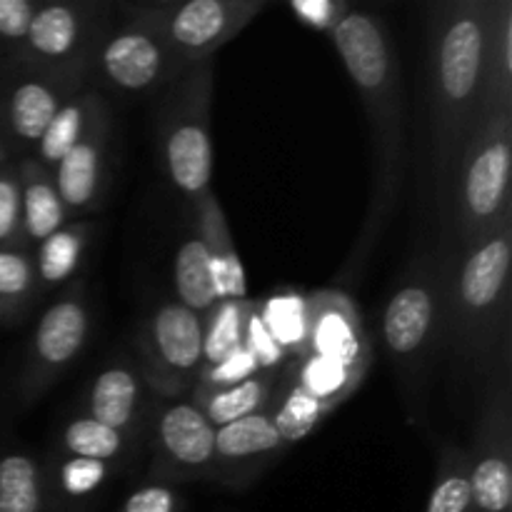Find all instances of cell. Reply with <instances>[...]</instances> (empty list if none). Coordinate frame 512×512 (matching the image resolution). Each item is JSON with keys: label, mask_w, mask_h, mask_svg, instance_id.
<instances>
[{"label": "cell", "mask_w": 512, "mask_h": 512, "mask_svg": "<svg viewBox=\"0 0 512 512\" xmlns=\"http://www.w3.org/2000/svg\"><path fill=\"white\" fill-rule=\"evenodd\" d=\"M493 13L495 0H438L428 5L425 15V168L443 238H448V205L455 168L483 105Z\"/></svg>", "instance_id": "6da1fadb"}, {"label": "cell", "mask_w": 512, "mask_h": 512, "mask_svg": "<svg viewBox=\"0 0 512 512\" xmlns=\"http://www.w3.org/2000/svg\"><path fill=\"white\" fill-rule=\"evenodd\" d=\"M345 73L358 93L373 148V185L358 240L343 273H358L383 238L405 183V90L398 48L388 23L373 10L350 8L330 33Z\"/></svg>", "instance_id": "7a4b0ae2"}, {"label": "cell", "mask_w": 512, "mask_h": 512, "mask_svg": "<svg viewBox=\"0 0 512 512\" xmlns=\"http://www.w3.org/2000/svg\"><path fill=\"white\" fill-rule=\"evenodd\" d=\"M510 270L512 215L450 263L440 353L463 378L488 380L510 360Z\"/></svg>", "instance_id": "3957f363"}, {"label": "cell", "mask_w": 512, "mask_h": 512, "mask_svg": "<svg viewBox=\"0 0 512 512\" xmlns=\"http://www.w3.org/2000/svg\"><path fill=\"white\" fill-rule=\"evenodd\" d=\"M455 253L448 238L420 245L380 315V340L398 375L410 425L423 420L430 373L443 345L445 280Z\"/></svg>", "instance_id": "277c9868"}, {"label": "cell", "mask_w": 512, "mask_h": 512, "mask_svg": "<svg viewBox=\"0 0 512 512\" xmlns=\"http://www.w3.org/2000/svg\"><path fill=\"white\" fill-rule=\"evenodd\" d=\"M512 215V113L478 118L450 185L448 238L455 250L488 238Z\"/></svg>", "instance_id": "5b68a950"}, {"label": "cell", "mask_w": 512, "mask_h": 512, "mask_svg": "<svg viewBox=\"0 0 512 512\" xmlns=\"http://www.w3.org/2000/svg\"><path fill=\"white\" fill-rule=\"evenodd\" d=\"M213 78V63L193 65L163 90L158 105L160 163L170 183L190 200L210 190L213 180Z\"/></svg>", "instance_id": "8992f818"}, {"label": "cell", "mask_w": 512, "mask_h": 512, "mask_svg": "<svg viewBox=\"0 0 512 512\" xmlns=\"http://www.w3.org/2000/svg\"><path fill=\"white\" fill-rule=\"evenodd\" d=\"M268 8L270 0H125L115 5L118 13L155 30L185 68L213 63V55Z\"/></svg>", "instance_id": "52a82bcc"}, {"label": "cell", "mask_w": 512, "mask_h": 512, "mask_svg": "<svg viewBox=\"0 0 512 512\" xmlns=\"http://www.w3.org/2000/svg\"><path fill=\"white\" fill-rule=\"evenodd\" d=\"M203 315L165 300L145 318L138 340L140 375L158 400L185 398L203 370Z\"/></svg>", "instance_id": "ba28073f"}, {"label": "cell", "mask_w": 512, "mask_h": 512, "mask_svg": "<svg viewBox=\"0 0 512 512\" xmlns=\"http://www.w3.org/2000/svg\"><path fill=\"white\" fill-rule=\"evenodd\" d=\"M468 450L470 510L510 512L512 508V378L505 360L485 380L483 405Z\"/></svg>", "instance_id": "9c48e42d"}, {"label": "cell", "mask_w": 512, "mask_h": 512, "mask_svg": "<svg viewBox=\"0 0 512 512\" xmlns=\"http://www.w3.org/2000/svg\"><path fill=\"white\" fill-rule=\"evenodd\" d=\"M185 65L155 30L120 13L88 60L90 83L123 95L158 93L185 73Z\"/></svg>", "instance_id": "30bf717a"}, {"label": "cell", "mask_w": 512, "mask_h": 512, "mask_svg": "<svg viewBox=\"0 0 512 512\" xmlns=\"http://www.w3.org/2000/svg\"><path fill=\"white\" fill-rule=\"evenodd\" d=\"M113 13V3L105 0L38 3L13 70L88 68L95 45L113 23Z\"/></svg>", "instance_id": "8fae6325"}, {"label": "cell", "mask_w": 512, "mask_h": 512, "mask_svg": "<svg viewBox=\"0 0 512 512\" xmlns=\"http://www.w3.org/2000/svg\"><path fill=\"white\" fill-rule=\"evenodd\" d=\"M90 330L93 315L88 295L83 285L75 283L45 308L30 335L18 380V400L23 408L38 403L40 395L48 393L60 375L78 360L88 345Z\"/></svg>", "instance_id": "7c38bea8"}, {"label": "cell", "mask_w": 512, "mask_h": 512, "mask_svg": "<svg viewBox=\"0 0 512 512\" xmlns=\"http://www.w3.org/2000/svg\"><path fill=\"white\" fill-rule=\"evenodd\" d=\"M88 83V68L13 70L0 83V140L33 148L60 105Z\"/></svg>", "instance_id": "4fadbf2b"}, {"label": "cell", "mask_w": 512, "mask_h": 512, "mask_svg": "<svg viewBox=\"0 0 512 512\" xmlns=\"http://www.w3.org/2000/svg\"><path fill=\"white\" fill-rule=\"evenodd\" d=\"M153 480L210 478L215 463V428L190 398L158 400L150 413Z\"/></svg>", "instance_id": "5bb4252c"}, {"label": "cell", "mask_w": 512, "mask_h": 512, "mask_svg": "<svg viewBox=\"0 0 512 512\" xmlns=\"http://www.w3.org/2000/svg\"><path fill=\"white\" fill-rule=\"evenodd\" d=\"M110 133L113 125H110L108 105L103 103L83 138L50 170L70 220L85 218L103 205L110 175Z\"/></svg>", "instance_id": "9a60e30c"}, {"label": "cell", "mask_w": 512, "mask_h": 512, "mask_svg": "<svg viewBox=\"0 0 512 512\" xmlns=\"http://www.w3.org/2000/svg\"><path fill=\"white\" fill-rule=\"evenodd\" d=\"M308 310V355L365 373L373 368L375 348L350 295L335 288L315 290L308 295Z\"/></svg>", "instance_id": "2e32d148"}, {"label": "cell", "mask_w": 512, "mask_h": 512, "mask_svg": "<svg viewBox=\"0 0 512 512\" xmlns=\"http://www.w3.org/2000/svg\"><path fill=\"white\" fill-rule=\"evenodd\" d=\"M155 398L135 363H110L83 395V415L138 443L148 428Z\"/></svg>", "instance_id": "e0dca14e"}, {"label": "cell", "mask_w": 512, "mask_h": 512, "mask_svg": "<svg viewBox=\"0 0 512 512\" xmlns=\"http://www.w3.org/2000/svg\"><path fill=\"white\" fill-rule=\"evenodd\" d=\"M288 445L270 420L268 408L235 423L215 428V463L210 478L228 485L253 480Z\"/></svg>", "instance_id": "ac0fdd59"}, {"label": "cell", "mask_w": 512, "mask_h": 512, "mask_svg": "<svg viewBox=\"0 0 512 512\" xmlns=\"http://www.w3.org/2000/svg\"><path fill=\"white\" fill-rule=\"evenodd\" d=\"M190 203H193V225L198 228L200 238L205 240V248H208L218 298L250 300L243 263H240V255L233 243V233H230L228 220H225V213L215 193L213 190H205V193H200Z\"/></svg>", "instance_id": "d6986e66"}, {"label": "cell", "mask_w": 512, "mask_h": 512, "mask_svg": "<svg viewBox=\"0 0 512 512\" xmlns=\"http://www.w3.org/2000/svg\"><path fill=\"white\" fill-rule=\"evenodd\" d=\"M18 183H20V218H23V238L25 243H43L45 238L70 223L68 210L60 200L58 188H55L53 173L45 165L30 155L18 165Z\"/></svg>", "instance_id": "ffe728a7"}, {"label": "cell", "mask_w": 512, "mask_h": 512, "mask_svg": "<svg viewBox=\"0 0 512 512\" xmlns=\"http://www.w3.org/2000/svg\"><path fill=\"white\" fill-rule=\"evenodd\" d=\"M40 468H43L48 503L73 508V505L93 500L108 485L115 465L100 463V460L73 458V455L50 450V455L40 463Z\"/></svg>", "instance_id": "44dd1931"}, {"label": "cell", "mask_w": 512, "mask_h": 512, "mask_svg": "<svg viewBox=\"0 0 512 512\" xmlns=\"http://www.w3.org/2000/svg\"><path fill=\"white\" fill-rule=\"evenodd\" d=\"M90 238H93L90 220H70L68 225L55 230L50 238L38 243V253L33 258L38 293L60 288L78 275Z\"/></svg>", "instance_id": "7402d4cb"}, {"label": "cell", "mask_w": 512, "mask_h": 512, "mask_svg": "<svg viewBox=\"0 0 512 512\" xmlns=\"http://www.w3.org/2000/svg\"><path fill=\"white\" fill-rule=\"evenodd\" d=\"M512 113V0H495L480 118Z\"/></svg>", "instance_id": "603a6c76"}, {"label": "cell", "mask_w": 512, "mask_h": 512, "mask_svg": "<svg viewBox=\"0 0 512 512\" xmlns=\"http://www.w3.org/2000/svg\"><path fill=\"white\" fill-rule=\"evenodd\" d=\"M273 390L275 375L260 373L243 380V383L230 385V388H200V385H195L190 390V400L213 428H220V425L235 423V420H243L268 408Z\"/></svg>", "instance_id": "cb8c5ba5"}, {"label": "cell", "mask_w": 512, "mask_h": 512, "mask_svg": "<svg viewBox=\"0 0 512 512\" xmlns=\"http://www.w3.org/2000/svg\"><path fill=\"white\" fill-rule=\"evenodd\" d=\"M133 448L135 440H130L128 435L118 433V430L108 428V425L98 423V420L88 418L83 413L65 420L58 433H55L53 445H50V450H55V453L100 460V463L110 465H118L125 458H130Z\"/></svg>", "instance_id": "d4e9b609"}, {"label": "cell", "mask_w": 512, "mask_h": 512, "mask_svg": "<svg viewBox=\"0 0 512 512\" xmlns=\"http://www.w3.org/2000/svg\"><path fill=\"white\" fill-rule=\"evenodd\" d=\"M175 300L183 308L193 310L198 315H208L218 305V290L213 280V265H210L208 248L205 240L200 238L198 228H190L188 238L175 253Z\"/></svg>", "instance_id": "484cf974"}, {"label": "cell", "mask_w": 512, "mask_h": 512, "mask_svg": "<svg viewBox=\"0 0 512 512\" xmlns=\"http://www.w3.org/2000/svg\"><path fill=\"white\" fill-rule=\"evenodd\" d=\"M255 308H258L265 330L278 343L285 358L298 360L308 355V295L293 288L275 290L265 300H258Z\"/></svg>", "instance_id": "4316f807"}, {"label": "cell", "mask_w": 512, "mask_h": 512, "mask_svg": "<svg viewBox=\"0 0 512 512\" xmlns=\"http://www.w3.org/2000/svg\"><path fill=\"white\" fill-rule=\"evenodd\" d=\"M330 413H333L330 405L313 398L288 373H285L283 380H275L268 415L285 445H295L308 438V435H313Z\"/></svg>", "instance_id": "83f0119b"}, {"label": "cell", "mask_w": 512, "mask_h": 512, "mask_svg": "<svg viewBox=\"0 0 512 512\" xmlns=\"http://www.w3.org/2000/svg\"><path fill=\"white\" fill-rule=\"evenodd\" d=\"M105 100L100 98L93 90H78L73 98L65 100L60 105L58 113L53 115L50 125L45 128L43 138L35 145L33 158L38 160L40 165H45L48 170H53L55 165L63 160V155L83 138V133L88 130L90 120L98 113V108Z\"/></svg>", "instance_id": "f1b7e54d"}, {"label": "cell", "mask_w": 512, "mask_h": 512, "mask_svg": "<svg viewBox=\"0 0 512 512\" xmlns=\"http://www.w3.org/2000/svg\"><path fill=\"white\" fill-rule=\"evenodd\" d=\"M48 505L40 460L25 450L0 455V512H45Z\"/></svg>", "instance_id": "f546056e"}, {"label": "cell", "mask_w": 512, "mask_h": 512, "mask_svg": "<svg viewBox=\"0 0 512 512\" xmlns=\"http://www.w3.org/2000/svg\"><path fill=\"white\" fill-rule=\"evenodd\" d=\"M285 373L295 380L303 390H308L313 398H318L320 403L330 405V408H338L343 405L355 390L363 385L365 370L345 368V365L330 363V360L315 358V355H303L298 360H290Z\"/></svg>", "instance_id": "4dcf8cb0"}, {"label": "cell", "mask_w": 512, "mask_h": 512, "mask_svg": "<svg viewBox=\"0 0 512 512\" xmlns=\"http://www.w3.org/2000/svg\"><path fill=\"white\" fill-rule=\"evenodd\" d=\"M425 512H473L470 510L468 450L455 440H445L438 453V470Z\"/></svg>", "instance_id": "1f68e13d"}, {"label": "cell", "mask_w": 512, "mask_h": 512, "mask_svg": "<svg viewBox=\"0 0 512 512\" xmlns=\"http://www.w3.org/2000/svg\"><path fill=\"white\" fill-rule=\"evenodd\" d=\"M35 295H38V278H35L33 258L20 248L0 250V308L5 320L25 313Z\"/></svg>", "instance_id": "d6a6232c"}, {"label": "cell", "mask_w": 512, "mask_h": 512, "mask_svg": "<svg viewBox=\"0 0 512 512\" xmlns=\"http://www.w3.org/2000/svg\"><path fill=\"white\" fill-rule=\"evenodd\" d=\"M250 300H218L213 310L203 318V358L205 365L223 360L243 345L245 313Z\"/></svg>", "instance_id": "836d02e7"}, {"label": "cell", "mask_w": 512, "mask_h": 512, "mask_svg": "<svg viewBox=\"0 0 512 512\" xmlns=\"http://www.w3.org/2000/svg\"><path fill=\"white\" fill-rule=\"evenodd\" d=\"M38 0H0V58L8 68L18 63Z\"/></svg>", "instance_id": "e575fe53"}, {"label": "cell", "mask_w": 512, "mask_h": 512, "mask_svg": "<svg viewBox=\"0 0 512 512\" xmlns=\"http://www.w3.org/2000/svg\"><path fill=\"white\" fill-rule=\"evenodd\" d=\"M25 245L20 218V183L15 165H0V250Z\"/></svg>", "instance_id": "d590c367"}, {"label": "cell", "mask_w": 512, "mask_h": 512, "mask_svg": "<svg viewBox=\"0 0 512 512\" xmlns=\"http://www.w3.org/2000/svg\"><path fill=\"white\" fill-rule=\"evenodd\" d=\"M253 375H260L258 363L250 355V350L240 345V348H235L233 353L225 355L218 363L203 365L195 385H200V388H230V385L243 383V380L253 378Z\"/></svg>", "instance_id": "8d00e7d4"}, {"label": "cell", "mask_w": 512, "mask_h": 512, "mask_svg": "<svg viewBox=\"0 0 512 512\" xmlns=\"http://www.w3.org/2000/svg\"><path fill=\"white\" fill-rule=\"evenodd\" d=\"M243 345L250 350V355L255 358L260 373L273 375V370L280 368V365L288 360V358H285L283 350L278 348V343H275V340L270 338L268 330H265L263 320H260V315H258V308H255V300H250L248 313H245ZM288 363H290V360H288Z\"/></svg>", "instance_id": "74e56055"}, {"label": "cell", "mask_w": 512, "mask_h": 512, "mask_svg": "<svg viewBox=\"0 0 512 512\" xmlns=\"http://www.w3.org/2000/svg\"><path fill=\"white\" fill-rule=\"evenodd\" d=\"M288 8L303 25L330 35L353 5L348 0H293Z\"/></svg>", "instance_id": "f35d334b"}, {"label": "cell", "mask_w": 512, "mask_h": 512, "mask_svg": "<svg viewBox=\"0 0 512 512\" xmlns=\"http://www.w3.org/2000/svg\"><path fill=\"white\" fill-rule=\"evenodd\" d=\"M180 495L173 488V483L153 480V483L140 485L138 490L125 498L120 512H178Z\"/></svg>", "instance_id": "ab89813d"}, {"label": "cell", "mask_w": 512, "mask_h": 512, "mask_svg": "<svg viewBox=\"0 0 512 512\" xmlns=\"http://www.w3.org/2000/svg\"><path fill=\"white\" fill-rule=\"evenodd\" d=\"M5 158H8V148H5L3 140H0V165H5Z\"/></svg>", "instance_id": "60d3db41"}, {"label": "cell", "mask_w": 512, "mask_h": 512, "mask_svg": "<svg viewBox=\"0 0 512 512\" xmlns=\"http://www.w3.org/2000/svg\"><path fill=\"white\" fill-rule=\"evenodd\" d=\"M0 320H5V313H3V308H0Z\"/></svg>", "instance_id": "b9f144b4"}]
</instances>
